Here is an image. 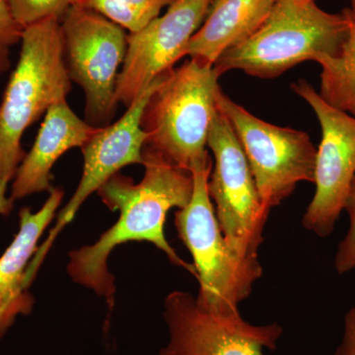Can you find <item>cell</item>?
Returning <instances> with one entry per match:
<instances>
[{"label":"cell","instance_id":"obj_17","mask_svg":"<svg viewBox=\"0 0 355 355\" xmlns=\"http://www.w3.org/2000/svg\"><path fill=\"white\" fill-rule=\"evenodd\" d=\"M173 0H83L96 11L130 33L139 32L160 15Z\"/></svg>","mask_w":355,"mask_h":355},{"label":"cell","instance_id":"obj_4","mask_svg":"<svg viewBox=\"0 0 355 355\" xmlns=\"http://www.w3.org/2000/svg\"><path fill=\"white\" fill-rule=\"evenodd\" d=\"M347 34L343 13L327 12L315 1L277 0L258 31L222 53L214 67L219 77L236 69L275 78L306 60L334 57Z\"/></svg>","mask_w":355,"mask_h":355},{"label":"cell","instance_id":"obj_13","mask_svg":"<svg viewBox=\"0 0 355 355\" xmlns=\"http://www.w3.org/2000/svg\"><path fill=\"white\" fill-rule=\"evenodd\" d=\"M62 189L53 188L38 211L24 207L19 212V230L0 257V338L19 316L31 313L34 300L28 291L30 261L38 252V242L50 225L64 198Z\"/></svg>","mask_w":355,"mask_h":355},{"label":"cell","instance_id":"obj_12","mask_svg":"<svg viewBox=\"0 0 355 355\" xmlns=\"http://www.w3.org/2000/svg\"><path fill=\"white\" fill-rule=\"evenodd\" d=\"M163 76L154 81L119 121L104 128L81 147L83 154V172L80 183L71 200L58 214L57 223L49 234L48 239L39 248L31 263L33 273H37L42 261L55 242L58 233L73 220L76 212L93 193L109 181L120 170L132 164H144V146L147 135L141 128V118L147 102L150 99Z\"/></svg>","mask_w":355,"mask_h":355},{"label":"cell","instance_id":"obj_1","mask_svg":"<svg viewBox=\"0 0 355 355\" xmlns=\"http://www.w3.org/2000/svg\"><path fill=\"white\" fill-rule=\"evenodd\" d=\"M142 155L146 173L139 184L118 173L97 191L111 211H119L118 221L94 244L69 253L70 277L103 296L110 308L114 306L116 286L107 261L114 248L123 243H153L172 263L197 277L195 266L178 256L164 232L168 212L174 207L184 209L190 202L193 174L171 164L149 147L144 146Z\"/></svg>","mask_w":355,"mask_h":355},{"label":"cell","instance_id":"obj_16","mask_svg":"<svg viewBox=\"0 0 355 355\" xmlns=\"http://www.w3.org/2000/svg\"><path fill=\"white\" fill-rule=\"evenodd\" d=\"M342 13L347 22V37L336 55L318 62L322 67L319 94L334 108L355 118V0Z\"/></svg>","mask_w":355,"mask_h":355},{"label":"cell","instance_id":"obj_24","mask_svg":"<svg viewBox=\"0 0 355 355\" xmlns=\"http://www.w3.org/2000/svg\"><path fill=\"white\" fill-rule=\"evenodd\" d=\"M303 1H315V0H303Z\"/></svg>","mask_w":355,"mask_h":355},{"label":"cell","instance_id":"obj_2","mask_svg":"<svg viewBox=\"0 0 355 355\" xmlns=\"http://www.w3.org/2000/svg\"><path fill=\"white\" fill-rule=\"evenodd\" d=\"M20 42L19 60L0 103V182L6 184L25 158L21 141L27 128L71 90L60 19L25 28Z\"/></svg>","mask_w":355,"mask_h":355},{"label":"cell","instance_id":"obj_10","mask_svg":"<svg viewBox=\"0 0 355 355\" xmlns=\"http://www.w3.org/2000/svg\"><path fill=\"white\" fill-rule=\"evenodd\" d=\"M169 343L158 355H263L277 349L284 330L277 324L254 326L241 315L223 316L203 309L184 291L165 299Z\"/></svg>","mask_w":355,"mask_h":355},{"label":"cell","instance_id":"obj_3","mask_svg":"<svg viewBox=\"0 0 355 355\" xmlns=\"http://www.w3.org/2000/svg\"><path fill=\"white\" fill-rule=\"evenodd\" d=\"M218 78L214 65L191 58L167 72L142 114L146 146L184 171L212 164L207 146L218 111Z\"/></svg>","mask_w":355,"mask_h":355},{"label":"cell","instance_id":"obj_22","mask_svg":"<svg viewBox=\"0 0 355 355\" xmlns=\"http://www.w3.org/2000/svg\"><path fill=\"white\" fill-rule=\"evenodd\" d=\"M8 184L0 182V216H8L13 209L14 200L7 196Z\"/></svg>","mask_w":355,"mask_h":355},{"label":"cell","instance_id":"obj_19","mask_svg":"<svg viewBox=\"0 0 355 355\" xmlns=\"http://www.w3.org/2000/svg\"><path fill=\"white\" fill-rule=\"evenodd\" d=\"M345 210L349 214V227L336 250L335 268L338 275H345L355 270V178Z\"/></svg>","mask_w":355,"mask_h":355},{"label":"cell","instance_id":"obj_21","mask_svg":"<svg viewBox=\"0 0 355 355\" xmlns=\"http://www.w3.org/2000/svg\"><path fill=\"white\" fill-rule=\"evenodd\" d=\"M333 355H355V306L345 315L342 343Z\"/></svg>","mask_w":355,"mask_h":355},{"label":"cell","instance_id":"obj_7","mask_svg":"<svg viewBox=\"0 0 355 355\" xmlns=\"http://www.w3.org/2000/svg\"><path fill=\"white\" fill-rule=\"evenodd\" d=\"M60 26L67 72L85 94V121L93 127H106L119 104L116 81L127 53L128 34L81 4L70 7Z\"/></svg>","mask_w":355,"mask_h":355},{"label":"cell","instance_id":"obj_23","mask_svg":"<svg viewBox=\"0 0 355 355\" xmlns=\"http://www.w3.org/2000/svg\"><path fill=\"white\" fill-rule=\"evenodd\" d=\"M10 46H7L6 44L2 43L0 41V76L9 70L11 67L10 60V51H9Z\"/></svg>","mask_w":355,"mask_h":355},{"label":"cell","instance_id":"obj_5","mask_svg":"<svg viewBox=\"0 0 355 355\" xmlns=\"http://www.w3.org/2000/svg\"><path fill=\"white\" fill-rule=\"evenodd\" d=\"M212 164L191 172L193 191L190 202L175 214L180 239L193 256L200 289L198 304L223 316L240 315L239 304L249 297L263 275L260 261L238 258L228 246L209 197Z\"/></svg>","mask_w":355,"mask_h":355},{"label":"cell","instance_id":"obj_15","mask_svg":"<svg viewBox=\"0 0 355 355\" xmlns=\"http://www.w3.org/2000/svg\"><path fill=\"white\" fill-rule=\"evenodd\" d=\"M277 0H212L209 12L187 48V55L214 65L222 53L252 36Z\"/></svg>","mask_w":355,"mask_h":355},{"label":"cell","instance_id":"obj_14","mask_svg":"<svg viewBox=\"0 0 355 355\" xmlns=\"http://www.w3.org/2000/svg\"><path fill=\"white\" fill-rule=\"evenodd\" d=\"M100 128L89 125L79 118L67 100L46 111L43 123L29 153H26L11 184L14 202L50 191L51 168L60 156L76 147H83Z\"/></svg>","mask_w":355,"mask_h":355},{"label":"cell","instance_id":"obj_18","mask_svg":"<svg viewBox=\"0 0 355 355\" xmlns=\"http://www.w3.org/2000/svg\"><path fill=\"white\" fill-rule=\"evenodd\" d=\"M14 19L23 28L49 19L60 18L70 7L80 6L83 0H7Z\"/></svg>","mask_w":355,"mask_h":355},{"label":"cell","instance_id":"obj_8","mask_svg":"<svg viewBox=\"0 0 355 355\" xmlns=\"http://www.w3.org/2000/svg\"><path fill=\"white\" fill-rule=\"evenodd\" d=\"M217 105L241 144L266 209L279 205L301 182L314 183L317 149L307 133L257 118L222 89Z\"/></svg>","mask_w":355,"mask_h":355},{"label":"cell","instance_id":"obj_6","mask_svg":"<svg viewBox=\"0 0 355 355\" xmlns=\"http://www.w3.org/2000/svg\"><path fill=\"white\" fill-rule=\"evenodd\" d=\"M207 146L214 157L209 193L222 234L238 258L258 263L270 210L261 202L241 144L219 108L210 128Z\"/></svg>","mask_w":355,"mask_h":355},{"label":"cell","instance_id":"obj_11","mask_svg":"<svg viewBox=\"0 0 355 355\" xmlns=\"http://www.w3.org/2000/svg\"><path fill=\"white\" fill-rule=\"evenodd\" d=\"M212 0H173L139 32L128 33V49L116 81L118 103L130 107L149 86L187 55L191 37L207 17Z\"/></svg>","mask_w":355,"mask_h":355},{"label":"cell","instance_id":"obj_9","mask_svg":"<svg viewBox=\"0 0 355 355\" xmlns=\"http://www.w3.org/2000/svg\"><path fill=\"white\" fill-rule=\"evenodd\" d=\"M291 89L310 105L322 130L315 166L316 191L302 225L319 237L327 238L345 210L355 178V118L331 107L303 79L292 83Z\"/></svg>","mask_w":355,"mask_h":355},{"label":"cell","instance_id":"obj_20","mask_svg":"<svg viewBox=\"0 0 355 355\" xmlns=\"http://www.w3.org/2000/svg\"><path fill=\"white\" fill-rule=\"evenodd\" d=\"M23 28L14 19L7 0H0V41L11 46L19 43Z\"/></svg>","mask_w":355,"mask_h":355}]
</instances>
